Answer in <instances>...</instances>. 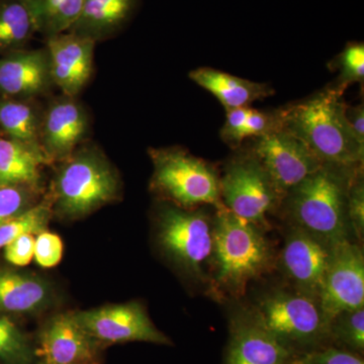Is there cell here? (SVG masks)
Returning a JSON list of instances; mask_svg holds the SVG:
<instances>
[{
    "label": "cell",
    "instance_id": "6da1fadb",
    "mask_svg": "<svg viewBox=\"0 0 364 364\" xmlns=\"http://www.w3.org/2000/svg\"><path fill=\"white\" fill-rule=\"evenodd\" d=\"M265 231L223 205L215 208L208 294L215 299L241 298L251 282L272 272L277 255Z\"/></svg>",
    "mask_w": 364,
    "mask_h": 364
},
{
    "label": "cell",
    "instance_id": "7a4b0ae2",
    "mask_svg": "<svg viewBox=\"0 0 364 364\" xmlns=\"http://www.w3.org/2000/svg\"><path fill=\"white\" fill-rule=\"evenodd\" d=\"M342 95L331 87L274 111L277 129L305 144L323 163L363 166L364 143L351 130Z\"/></svg>",
    "mask_w": 364,
    "mask_h": 364
},
{
    "label": "cell",
    "instance_id": "3957f363",
    "mask_svg": "<svg viewBox=\"0 0 364 364\" xmlns=\"http://www.w3.org/2000/svg\"><path fill=\"white\" fill-rule=\"evenodd\" d=\"M363 166L323 163L284 196V210L291 226L301 228L330 245L351 240L347 215L348 191Z\"/></svg>",
    "mask_w": 364,
    "mask_h": 364
},
{
    "label": "cell",
    "instance_id": "277c9868",
    "mask_svg": "<svg viewBox=\"0 0 364 364\" xmlns=\"http://www.w3.org/2000/svg\"><path fill=\"white\" fill-rule=\"evenodd\" d=\"M208 207L183 208L167 203L159 208L156 220L157 243L163 254L207 289L214 242V213Z\"/></svg>",
    "mask_w": 364,
    "mask_h": 364
},
{
    "label": "cell",
    "instance_id": "5b68a950",
    "mask_svg": "<svg viewBox=\"0 0 364 364\" xmlns=\"http://www.w3.org/2000/svg\"><path fill=\"white\" fill-rule=\"evenodd\" d=\"M250 311L296 354L332 345L329 321L320 301L296 289H274L258 299Z\"/></svg>",
    "mask_w": 364,
    "mask_h": 364
},
{
    "label": "cell",
    "instance_id": "8992f818",
    "mask_svg": "<svg viewBox=\"0 0 364 364\" xmlns=\"http://www.w3.org/2000/svg\"><path fill=\"white\" fill-rule=\"evenodd\" d=\"M154 165L151 188L169 203L183 208L223 205L220 171L213 163L182 148L151 149Z\"/></svg>",
    "mask_w": 364,
    "mask_h": 364
},
{
    "label": "cell",
    "instance_id": "52a82bcc",
    "mask_svg": "<svg viewBox=\"0 0 364 364\" xmlns=\"http://www.w3.org/2000/svg\"><path fill=\"white\" fill-rule=\"evenodd\" d=\"M119 179L109 162L95 148L72 153L55 181L57 208L68 217H82L112 202L119 193Z\"/></svg>",
    "mask_w": 364,
    "mask_h": 364
},
{
    "label": "cell",
    "instance_id": "ba28073f",
    "mask_svg": "<svg viewBox=\"0 0 364 364\" xmlns=\"http://www.w3.org/2000/svg\"><path fill=\"white\" fill-rule=\"evenodd\" d=\"M220 193L225 208L265 230L268 215L282 203L272 179L247 149L232 158L220 173Z\"/></svg>",
    "mask_w": 364,
    "mask_h": 364
},
{
    "label": "cell",
    "instance_id": "9c48e42d",
    "mask_svg": "<svg viewBox=\"0 0 364 364\" xmlns=\"http://www.w3.org/2000/svg\"><path fill=\"white\" fill-rule=\"evenodd\" d=\"M246 149L267 171L282 200L323 164L305 144L280 129L249 139Z\"/></svg>",
    "mask_w": 364,
    "mask_h": 364
},
{
    "label": "cell",
    "instance_id": "30bf717a",
    "mask_svg": "<svg viewBox=\"0 0 364 364\" xmlns=\"http://www.w3.org/2000/svg\"><path fill=\"white\" fill-rule=\"evenodd\" d=\"M85 331L100 347L128 342L172 345L158 330L145 308L138 301L74 314Z\"/></svg>",
    "mask_w": 364,
    "mask_h": 364
},
{
    "label": "cell",
    "instance_id": "8fae6325",
    "mask_svg": "<svg viewBox=\"0 0 364 364\" xmlns=\"http://www.w3.org/2000/svg\"><path fill=\"white\" fill-rule=\"evenodd\" d=\"M318 301L329 323L337 314L363 308L364 257L359 244L344 240L333 245Z\"/></svg>",
    "mask_w": 364,
    "mask_h": 364
},
{
    "label": "cell",
    "instance_id": "7c38bea8",
    "mask_svg": "<svg viewBox=\"0 0 364 364\" xmlns=\"http://www.w3.org/2000/svg\"><path fill=\"white\" fill-rule=\"evenodd\" d=\"M333 245L301 228L291 226L279 257L291 289L317 299L331 261Z\"/></svg>",
    "mask_w": 364,
    "mask_h": 364
},
{
    "label": "cell",
    "instance_id": "4fadbf2b",
    "mask_svg": "<svg viewBox=\"0 0 364 364\" xmlns=\"http://www.w3.org/2000/svg\"><path fill=\"white\" fill-rule=\"evenodd\" d=\"M296 355L250 310L230 318L223 364H293Z\"/></svg>",
    "mask_w": 364,
    "mask_h": 364
},
{
    "label": "cell",
    "instance_id": "5bb4252c",
    "mask_svg": "<svg viewBox=\"0 0 364 364\" xmlns=\"http://www.w3.org/2000/svg\"><path fill=\"white\" fill-rule=\"evenodd\" d=\"M46 40L53 85L66 97H75L92 75L95 41L69 32Z\"/></svg>",
    "mask_w": 364,
    "mask_h": 364
},
{
    "label": "cell",
    "instance_id": "9a60e30c",
    "mask_svg": "<svg viewBox=\"0 0 364 364\" xmlns=\"http://www.w3.org/2000/svg\"><path fill=\"white\" fill-rule=\"evenodd\" d=\"M88 129L87 114L75 97L64 95L55 100L41 122L40 146L46 159L70 156L87 135Z\"/></svg>",
    "mask_w": 364,
    "mask_h": 364
},
{
    "label": "cell",
    "instance_id": "2e32d148",
    "mask_svg": "<svg viewBox=\"0 0 364 364\" xmlns=\"http://www.w3.org/2000/svg\"><path fill=\"white\" fill-rule=\"evenodd\" d=\"M100 348L74 314H63L41 332L37 353L44 364H100Z\"/></svg>",
    "mask_w": 364,
    "mask_h": 364
},
{
    "label": "cell",
    "instance_id": "e0dca14e",
    "mask_svg": "<svg viewBox=\"0 0 364 364\" xmlns=\"http://www.w3.org/2000/svg\"><path fill=\"white\" fill-rule=\"evenodd\" d=\"M53 85L49 55L46 48L16 50L0 59V93L26 100L43 95Z\"/></svg>",
    "mask_w": 364,
    "mask_h": 364
},
{
    "label": "cell",
    "instance_id": "ac0fdd59",
    "mask_svg": "<svg viewBox=\"0 0 364 364\" xmlns=\"http://www.w3.org/2000/svg\"><path fill=\"white\" fill-rule=\"evenodd\" d=\"M139 0H86L68 32L95 41L114 37L131 21Z\"/></svg>",
    "mask_w": 364,
    "mask_h": 364
},
{
    "label": "cell",
    "instance_id": "d6986e66",
    "mask_svg": "<svg viewBox=\"0 0 364 364\" xmlns=\"http://www.w3.org/2000/svg\"><path fill=\"white\" fill-rule=\"evenodd\" d=\"M189 78L214 95L226 112L250 107L254 102L274 95L267 83L254 82L208 67L189 72Z\"/></svg>",
    "mask_w": 364,
    "mask_h": 364
},
{
    "label": "cell",
    "instance_id": "ffe728a7",
    "mask_svg": "<svg viewBox=\"0 0 364 364\" xmlns=\"http://www.w3.org/2000/svg\"><path fill=\"white\" fill-rule=\"evenodd\" d=\"M49 294V287L39 277L0 270V312H35L46 305Z\"/></svg>",
    "mask_w": 364,
    "mask_h": 364
},
{
    "label": "cell",
    "instance_id": "44dd1931",
    "mask_svg": "<svg viewBox=\"0 0 364 364\" xmlns=\"http://www.w3.org/2000/svg\"><path fill=\"white\" fill-rule=\"evenodd\" d=\"M42 151L11 138H0V186H30L40 178Z\"/></svg>",
    "mask_w": 364,
    "mask_h": 364
},
{
    "label": "cell",
    "instance_id": "7402d4cb",
    "mask_svg": "<svg viewBox=\"0 0 364 364\" xmlns=\"http://www.w3.org/2000/svg\"><path fill=\"white\" fill-rule=\"evenodd\" d=\"M42 117L25 100L0 98V127L9 138L41 149L40 131Z\"/></svg>",
    "mask_w": 364,
    "mask_h": 364
},
{
    "label": "cell",
    "instance_id": "603a6c76",
    "mask_svg": "<svg viewBox=\"0 0 364 364\" xmlns=\"http://www.w3.org/2000/svg\"><path fill=\"white\" fill-rule=\"evenodd\" d=\"M37 32L26 0H0V52L21 50Z\"/></svg>",
    "mask_w": 364,
    "mask_h": 364
},
{
    "label": "cell",
    "instance_id": "cb8c5ba5",
    "mask_svg": "<svg viewBox=\"0 0 364 364\" xmlns=\"http://www.w3.org/2000/svg\"><path fill=\"white\" fill-rule=\"evenodd\" d=\"M86 0H26L37 32L47 38L68 32L78 20Z\"/></svg>",
    "mask_w": 364,
    "mask_h": 364
},
{
    "label": "cell",
    "instance_id": "d4e9b609",
    "mask_svg": "<svg viewBox=\"0 0 364 364\" xmlns=\"http://www.w3.org/2000/svg\"><path fill=\"white\" fill-rule=\"evenodd\" d=\"M329 334L332 345L363 354L364 306L337 314L330 320Z\"/></svg>",
    "mask_w": 364,
    "mask_h": 364
},
{
    "label": "cell",
    "instance_id": "484cf974",
    "mask_svg": "<svg viewBox=\"0 0 364 364\" xmlns=\"http://www.w3.org/2000/svg\"><path fill=\"white\" fill-rule=\"evenodd\" d=\"M33 354L20 328L11 318L0 316V364H32Z\"/></svg>",
    "mask_w": 364,
    "mask_h": 364
},
{
    "label": "cell",
    "instance_id": "4316f807",
    "mask_svg": "<svg viewBox=\"0 0 364 364\" xmlns=\"http://www.w3.org/2000/svg\"><path fill=\"white\" fill-rule=\"evenodd\" d=\"M331 66L339 71L336 83L332 86L335 92L343 97L345 90L354 83H363L364 45L363 43H349L343 51L333 60Z\"/></svg>",
    "mask_w": 364,
    "mask_h": 364
},
{
    "label": "cell",
    "instance_id": "83f0119b",
    "mask_svg": "<svg viewBox=\"0 0 364 364\" xmlns=\"http://www.w3.org/2000/svg\"><path fill=\"white\" fill-rule=\"evenodd\" d=\"M50 217L49 208L45 205L28 208L21 215L0 225V248L26 234H39L44 231Z\"/></svg>",
    "mask_w": 364,
    "mask_h": 364
},
{
    "label": "cell",
    "instance_id": "f1b7e54d",
    "mask_svg": "<svg viewBox=\"0 0 364 364\" xmlns=\"http://www.w3.org/2000/svg\"><path fill=\"white\" fill-rule=\"evenodd\" d=\"M293 364H364L360 354L335 345L296 354Z\"/></svg>",
    "mask_w": 364,
    "mask_h": 364
},
{
    "label": "cell",
    "instance_id": "f546056e",
    "mask_svg": "<svg viewBox=\"0 0 364 364\" xmlns=\"http://www.w3.org/2000/svg\"><path fill=\"white\" fill-rule=\"evenodd\" d=\"M347 215L351 234H353L358 243H360L363 241L364 237L363 168L358 170L349 188Z\"/></svg>",
    "mask_w": 364,
    "mask_h": 364
},
{
    "label": "cell",
    "instance_id": "4dcf8cb0",
    "mask_svg": "<svg viewBox=\"0 0 364 364\" xmlns=\"http://www.w3.org/2000/svg\"><path fill=\"white\" fill-rule=\"evenodd\" d=\"M31 198L26 186H0V225L30 208Z\"/></svg>",
    "mask_w": 364,
    "mask_h": 364
},
{
    "label": "cell",
    "instance_id": "1f68e13d",
    "mask_svg": "<svg viewBox=\"0 0 364 364\" xmlns=\"http://www.w3.org/2000/svg\"><path fill=\"white\" fill-rule=\"evenodd\" d=\"M63 255V243L58 235L43 231L35 239V259L43 268L56 267Z\"/></svg>",
    "mask_w": 364,
    "mask_h": 364
},
{
    "label": "cell",
    "instance_id": "d6a6232c",
    "mask_svg": "<svg viewBox=\"0 0 364 364\" xmlns=\"http://www.w3.org/2000/svg\"><path fill=\"white\" fill-rule=\"evenodd\" d=\"M35 254V238L32 234H26L7 244L4 247V257L11 264L26 267L33 260Z\"/></svg>",
    "mask_w": 364,
    "mask_h": 364
},
{
    "label": "cell",
    "instance_id": "836d02e7",
    "mask_svg": "<svg viewBox=\"0 0 364 364\" xmlns=\"http://www.w3.org/2000/svg\"><path fill=\"white\" fill-rule=\"evenodd\" d=\"M251 107H238L227 112L226 123L221 130V138L232 149L241 148L239 142V133L250 111Z\"/></svg>",
    "mask_w": 364,
    "mask_h": 364
},
{
    "label": "cell",
    "instance_id": "e575fe53",
    "mask_svg": "<svg viewBox=\"0 0 364 364\" xmlns=\"http://www.w3.org/2000/svg\"><path fill=\"white\" fill-rule=\"evenodd\" d=\"M345 117L347 123L356 136L364 143V107L359 104L355 107L346 105L345 107Z\"/></svg>",
    "mask_w": 364,
    "mask_h": 364
},
{
    "label": "cell",
    "instance_id": "d590c367",
    "mask_svg": "<svg viewBox=\"0 0 364 364\" xmlns=\"http://www.w3.org/2000/svg\"><path fill=\"white\" fill-rule=\"evenodd\" d=\"M41 364H44V363H41Z\"/></svg>",
    "mask_w": 364,
    "mask_h": 364
}]
</instances>
